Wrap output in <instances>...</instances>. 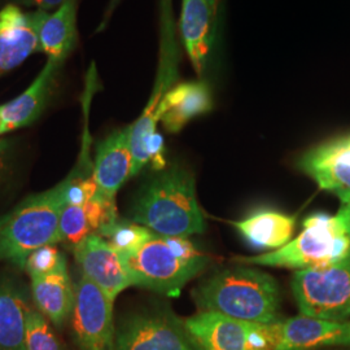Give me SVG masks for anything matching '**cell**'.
<instances>
[{
    "label": "cell",
    "instance_id": "6da1fadb",
    "mask_svg": "<svg viewBox=\"0 0 350 350\" xmlns=\"http://www.w3.org/2000/svg\"><path fill=\"white\" fill-rule=\"evenodd\" d=\"M131 221L161 237L188 238L204 232L193 175L174 165L153 176L135 198Z\"/></svg>",
    "mask_w": 350,
    "mask_h": 350
},
{
    "label": "cell",
    "instance_id": "7a4b0ae2",
    "mask_svg": "<svg viewBox=\"0 0 350 350\" xmlns=\"http://www.w3.org/2000/svg\"><path fill=\"white\" fill-rule=\"evenodd\" d=\"M201 312L250 322L280 321V293L275 279L253 269H230L212 276L193 293Z\"/></svg>",
    "mask_w": 350,
    "mask_h": 350
},
{
    "label": "cell",
    "instance_id": "3957f363",
    "mask_svg": "<svg viewBox=\"0 0 350 350\" xmlns=\"http://www.w3.org/2000/svg\"><path fill=\"white\" fill-rule=\"evenodd\" d=\"M69 183L70 176L56 187L27 198L0 218L1 260L24 269L34 250L60 241V218L66 205Z\"/></svg>",
    "mask_w": 350,
    "mask_h": 350
},
{
    "label": "cell",
    "instance_id": "277c9868",
    "mask_svg": "<svg viewBox=\"0 0 350 350\" xmlns=\"http://www.w3.org/2000/svg\"><path fill=\"white\" fill-rule=\"evenodd\" d=\"M304 230L287 245L254 257H237L240 265H257L305 270L341 260L350 250V204L341 205L335 215H309Z\"/></svg>",
    "mask_w": 350,
    "mask_h": 350
},
{
    "label": "cell",
    "instance_id": "5b68a950",
    "mask_svg": "<svg viewBox=\"0 0 350 350\" xmlns=\"http://www.w3.org/2000/svg\"><path fill=\"white\" fill-rule=\"evenodd\" d=\"M133 286L178 296L188 280L199 275L209 258L187 238L154 234L138 250L120 254Z\"/></svg>",
    "mask_w": 350,
    "mask_h": 350
},
{
    "label": "cell",
    "instance_id": "8992f818",
    "mask_svg": "<svg viewBox=\"0 0 350 350\" xmlns=\"http://www.w3.org/2000/svg\"><path fill=\"white\" fill-rule=\"evenodd\" d=\"M159 64L150 100L142 116L131 125V176L138 175L150 163V143L159 135L156 131L160 121L159 109L165 95L174 88L179 78V64L182 57L180 34L175 20L173 0H159Z\"/></svg>",
    "mask_w": 350,
    "mask_h": 350
},
{
    "label": "cell",
    "instance_id": "52a82bcc",
    "mask_svg": "<svg viewBox=\"0 0 350 350\" xmlns=\"http://www.w3.org/2000/svg\"><path fill=\"white\" fill-rule=\"evenodd\" d=\"M292 289L301 314L347 322L350 318V250L336 262L297 270Z\"/></svg>",
    "mask_w": 350,
    "mask_h": 350
},
{
    "label": "cell",
    "instance_id": "ba28073f",
    "mask_svg": "<svg viewBox=\"0 0 350 350\" xmlns=\"http://www.w3.org/2000/svg\"><path fill=\"white\" fill-rule=\"evenodd\" d=\"M114 350H195L185 325L169 310L130 314L116 332Z\"/></svg>",
    "mask_w": 350,
    "mask_h": 350
},
{
    "label": "cell",
    "instance_id": "9c48e42d",
    "mask_svg": "<svg viewBox=\"0 0 350 350\" xmlns=\"http://www.w3.org/2000/svg\"><path fill=\"white\" fill-rule=\"evenodd\" d=\"M75 288L72 325L77 348L78 350H114V302L83 274Z\"/></svg>",
    "mask_w": 350,
    "mask_h": 350
},
{
    "label": "cell",
    "instance_id": "30bf717a",
    "mask_svg": "<svg viewBox=\"0 0 350 350\" xmlns=\"http://www.w3.org/2000/svg\"><path fill=\"white\" fill-rule=\"evenodd\" d=\"M179 34L199 79L209 81L214 73L221 24L205 0H182Z\"/></svg>",
    "mask_w": 350,
    "mask_h": 350
},
{
    "label": "cell",
    "instance_id": "8fae6325",
    "mask_svg": "<svg viewBox=\"0 0 350 350\" xmlns=\"http://www.w3.org/2000/svg\"><path fill=\"white\" fill-rule=\"evenodd\" d=\"M297 167L341 205L350 204V134L329 139L301 154Z\"/></svg>",
    "mask_w": 350,
    "mask_h": 350
},
{
    "label": "cell",
    "instance_id": "7c38bea8",
    "mask_svg": "<svg viewBox=\"0 0 350 350\" xmlns=\"http://www.w3.org/2000/svg\"><path fill=\"white\" fill-rule=\"evenodd\" d=\"M73 252L83 275L100 288L112 302L124 289L133 286L120 253L98 234L82 240Z\"/></svg>",
    "mask_w": 350,
    "mask_h": 350
},
{
    "label": "cell",
    "instance_id": "4fadbf2b",
    "mask_svg": "<svg viewBox=\"0 0 350 350\" xmlns=\"http://www.w3.org/2000/svg\"><path fill=\"white\" fill-rule=\"evenodd\" d=\"M43 11L25 13L14 4L0 11V77L42 51L38 36Z\"/></svg>",
    "mask_w": 350,
    "mask_h": 350
},
{
    "label": "cell",
    "instance_id": "5bb4252c",
    "mask_svg": "<svg viewBox=\"0 0 350 350\" xmlns=\"http://www.w3.org/2000/svg\"><path fill=\"white\" fill-rule=\"evenodd\" d=\"M65 59L49 57L30 88L20 96L0 107V135L31 125L46 111L57 88Z\"/></svg>",
    "mask_w": 350,
    "mask_h": 350
},
{
    "label": "cell",
    "instance_id": "9a60e30c",
    "mask_svg": "<svg viewBox=\"0 0 350 350\" xmlns=\"http://www.w3.org/2000/svg\"><path fill=\"white\" fill-rule=\"evenodd\" d=\"M131 125L113 131L98 144L92 174L98 193L107 200L116 201L118 189L131 178Z\"/></svg>",
    "mask_w": 350,
    "mask_h": 350
},
{
    "label": "cell",
    "instance_id": "2e32d148",
    "mask_svg": "<svg viewBox=\"0 0 350 350\" xmlns=\"http://www.w3.org/2000/svg\"><path fill=\"white\" fill-rule=\"evenodd\" d=\"M350 347V322H335L301 314L283 321V336L278 350H317Z\"/></svg>",
    "mask_w": 350,
    "mask_h": 350
},
{
    "label": "cell",
    "instance_id": "e0dca14e",
    "mask_svg": "<svg viewBox=\"0 0 350 350\" xmlns=\"http://www.w3.org/2000/svg\"><path fill=\"white\" fill-rule=\"evenodd\" d=\"M212 88L209 81L198 79L176 83L163 98L159 117L166 131L178 134L193 118L211 112Z\"/></svg>",
    "mask_w": 350,
    "mask_h": 350
},
{
    "label": "cell",
    "instance_id": "ac0fdd59",
    "mask_svg": "<svg viewBox=\"0 0 350 350\" xmlns=\"http://www.w3.org/2000/svg\"><path fill=\"white\" fill-rule=\"evenodd\" d=\"M30 279L31 297L37 310L43 314L52 325L62 329L73 313L75 300V288L70 282L65 256L52 271Z\"/></svg>",
    "mask_w": 350,
    "mask_h": 350
},
{
    "label": "cell",
    "instance_id": "d6986e66",
    "mask_svg": "<svg viewBox=\"0 0 350 350\" xmlns=\"http://www.w3.org/2000/svg\"><path fill=\"white\" fill-rule=\"evenodd\" d=\"M198 350H244L248 322L224 314L200 312L183 322Z\"/></svg>",
    "mask_w": 350,
    "mask_h": 350
},
{
    "label": "cell",
    "instance_id": "ffe728a7",
    "mask_svg": "<svg viewBox=\"0 0 350 350\" xmlns=\"http://www.w3.org/2000/svg\"><path fill=\"white\" fill-rule=\"evenodd\" d=\"M27 288L12 278H0V350H26Z\"/></svg>",
    "mask_w": 350,
    "mask_h": 350
},
{
    "label": "cell",
    "instance_id": "44dd1931",
    "mask_svg": "<svg viewBox=\"0 0 350 350\" xmlns=\"http://www.w3.org/2000/svg\"><path fill=\"white\" fill-rule=\"evenodd\" d=\"M231 225L256 250H279L291 241L296 215L271 209H261L241 221H231Z\"/></svg>",
    "mask_w": 350,
    "mask_h": 350
},
{
    "label": "cell",
    "instance_id": "7402d4cb",
    "mask_svg": "<svg viewBox=\"0 0 350 350\" xmlns=\"http://www.w3.org/2000/svg\"><path fill=\"white\" fill-rule=\"evenodd\" d=\"M78 0H66L53 13L43 11L38 29L42 51L49 57L68 59L78 42L77 31Z\"/></svg>",
    "mask_w": 350,
    "mask_h": 350
},
{
    "label": "cell",
    "instance_id": "603a6c76",
    "mask_svg": "<svg viewBox=\"0 0 350 350\" xmlns=\"http://www.w3.org/2000/svg\"><path fill=\"white\" fill-rule=\"evenodd\" d=\"M98 235L105 239L120 254H127L138 250L154 235V232L135 222H122L117 219L104 226Z\"/></svg>",
    "mask_w": 350,
    "mask_h": 350
},
{
    "label": "cell",
    "instance_id": "cb8c5ba5",
    "mask_svg": "<svg viewBox=\"0 0 350 350\" xmlns=\"http://www.w3.org/2000/svg\"><path fill=\"white\" fill-rule=\"evenodd\" d=\"M25 348L26 350H66L63 341L50 325V321L33 308L26 319Z\"/></svg>",
    "mask_w": 350,
    "mask_h": 350
},
{
    "label": "cell",
    "instance_id": "d4e9b609",
    "mask_svg": "<svg viewBox=\"0 0 350 350\" xmlns=\"http://www.w3.org/2000/svg\"><path fill=\"white\" fill-rule=\"evenodd\" d=\"M60 241L75 248L82 240L94 235L95 230L91 225L85 205L66 202L60 218Z\"/></svg>",
    "mask_w": 350,
    "mask_h": 350
},
{
    "label": "cell",
    "instance_id": "484cf974",
    "mask_svg": "<svg viewBox=\"0 0 350 350\" xmlns=\"http://www.w3.org/2000/svg\"><path fill=\"white\" fill-rule=\"evenodd\" d=\"M283 336V321L247 325L244 350H278Z\"/></svg>",
    "mask_w": 350,
    "mask_h": 350
},
{
    "label": "cell",
    "instance_id": "4316f807",
    "mask_svg": "<svg viewBox=\"0 0 350 350\" xmlns=\"http://www.w3.org/2000/svg\"><path fill=\"white\" fill-rule=\"evenodd\" d=\"M63 253H60L55 245L42 247L34 250L26 260L25 269L30 278L44 275L52 271L63 258Z\"/></svg>",
    "mask_w": 350,
    "mask_h": 350
},
{
    "label": "cell",
    "instance_id": "83f0119b",
    "mask_svg": "<svg viewBox=\"0 0 350 350\" xmlns=\"http://www.w3.org/2000/svg\"><path fill=\"white\" fill-rule=\"evenodd\" d=\"M12 170V146L8 140H0V186L10 179Z\"/></svg>",
    "mask_w": 350,
    "mask_h": 350
},
{
    "label": "cell",
    "instance_id": "f1b7e54d",
    "mask_svg": "<svg viewBox=\"0 0 350 350\" xmlns=\"http://www.w3.org/2000/svg\"><path fill=\"white\" fill-rule=\"evenodd\" d=\"M10 4L14 5H25V7H34L39 11H52L57 7H62L66 0H8Z\"/></svg>",
    "mask_w": 350,
    "mask_h": 350
},
{
    "label": "cell",
    "instance_id": "f546056e",
    "mask_svg": "<svg viewBox=\"0 0 350 350\" xmlns=\"http://www.w3.org/2000/svg\"><path fill=\"white\" fill-rule=\"evenodd\" d=\"M205 1H206V3L209 4V7L212 8L213 13H214L217 21L221 24V21H222V12H224V1H225V0H205Z\"/></svg>",
    "mask_w": 350,
    "mask_h": 350
},
{
    "label": "cell",
    "instance_id": "4dcf8cb0",
    "mask_svg": "<svg viewBox=\"0 0 350 350\" xmlns=\"http://www.w3.org/2000/svg\"><path fill=\"white\" fill-rule=\"evenodd\" d=\"M0 129H1V120H0Z\"/></svg>",
    "mask_w": 350,
    "mask_h": 350
},
{
    "label": "cell",
    "instance_id": "1f68e13d",
    "mask_svg": "<svg viewBox=\"0 0 350 350\" xmlns=\"http://www.w3.org/2000/svg\"><path fill=\"white\" fill-rule=\"evenodd\" d=\"M0 260H1V253H0Z\"/></svg>",
    "mask_w": 350,
    "mask_h": 350
}]
</instances>
